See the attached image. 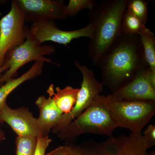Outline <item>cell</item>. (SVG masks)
Returning <instances> with one entry per match:
<instances>
[{
  "instance_id": "5bb4252c",
  "label": "cell",
  "mask_w": 155,
  "mask_h": 155,
  "mask_svg": "<svg viewBox=\"0 0 155 155\" xmlns=\"http://www.w3.org/2000/svg\"><path fill=\"white\" fill-rule=\"evenodd\" d=\"M44 62H35L27 72L17 78H13L0 87V113L6 104L9 94L27 81L33 79L41 74Z\"/></svg>"
},
{
  "instance_id": "30bf717a",
  "label": "cell",
  "mask_w": 155,
  "mask_h": 155,
  "mask_svg": "<svg viewBox=\"0 0 155 155\" xmlns=\"http://www.w3.org/2000/svg\"><path fill=\"white\" fill-rule=\"evenodd\" d=\"M29 31L41 44L51 41L67 46L73 40L81 37L90 38L91 29L87 25L83 28L72 31H64L58 28L54 21L32 23Z\"/></svg>"
},
{
  "instance_id": "d6986e66",
  "label": "cell",
  "mask_w": 155,
  "mask_h": 155,
  "mask_svg": "<svg viewBox=\"0 0 155 155\" xmlns=\"http://www.w3.org/2000/svg\"><path fill=\"white\" fill-rule=\"evenodd\" d=\"M148 2L143 0L127 1L126 10L146 25L148 15Z\"/></svg>"
},
{
  "instance_id": "7a4b0ae2",
  "label": "cell",
  "mask_w": 155,
  "mask_h": 155,
  "mask_svg": "<svg viewBox=\"0 0 155 155\" xmlns=\"http://www.w3.org/2000/svg\"><path fill=\"white\" fill-rule=\"evenodd\" d=\"M128 0H105L88 14L91 35L87 45L89 58L97 66L122 35L121 22Z\"/></svg>"
},
{
  "instance_id": "3957f363",
  "label": "cell",
  "mask_w": 155,
  "mask_h": 155,
  "mask_svg": "<svg viewBox=\"0 0 155 155\" xmlns=\"http://www.w3.org/2000/svg\"><path fill=\"white\" fill-rule=\"evenodd\" d=\"M117 127L108 107L107 96L98 94L85 110L59 131L57 135L65 142V144H71L79 136L85 134L112 136Z\"/></svg>"
},
{
  "instance_id": "9c48e42d",
  "label": "cell",
  "mask_w": 155,
  "mask_h": 155,
  "mask_svg": "<svg viewBox=\"0 0 155 155\" xmlns=\"http://www.w3.org/2000/svg\"><path fill=\"white\" fill-rule=\"evenodd\" d=\"M25 22L66 20V5L63 0H17Z\"/></svg>"
},
{
  "instance_id": "44dd1931",
  "label": "cell",
  "mask_w": 155,
  "mask_h": 155,
  "mask_svg": "<svg viewBox=\"0 0 155 155\" xmlns=\"http://www.w3.org/2000/svg\"><path fill=\"white\" fill-rule=\"evenodd\" d=\"M45 155H82L77 145L73 144L61 146Z\"/></svg>"
},
{
  "instance_id": "4fadbf2b",
  "label": "cell",
  "mask_w": 155,
  "mask_h": 155,
  "mask_svg": "<svg viewBox=\"0 0 155 155\" xmlns=\"http://www.w3.org/2000/svg\"><path fill=\"white\" fill-rule=\"evenodd\" d=\"M48 98L41 96L35 101L39 110V116L37 119L38 125L40 134L48 135L50 131L58 124L63 115L56 106L52 95L48 93Z\"/></svg>"
},
{
  "instance_id": "ba28073f",
  "label": "cell",
  "mask_w": 155,
  "mask_h": 155,
  "mask_svg": "<svg viewBox=\"0 0 155 155\" xmlns=\"http://www.w3.org/2000/svg\"><path fill=\"white\" fill-rule=\"evenodd\" d=\"M75 65L81 73L82 81L77 95V100L74 107L69 114L63 115L58 124L51 130L53 134H57L67 126L88 107L95 97L100 94L104 90L102 82L95 77L93 70L85 65H81L75 61Z\"/></svg>"
},
{
  "instance_id": "603a6c76",
  "label": "cell",
  "mask_w": 155,
  "mask_h": 155,
  "mask_svg": "<svg viewBox=\"0 0 155 155\" xmlns=\"http://www.w3.org/2000/svg\"><path fill=\"white\" fill-rule=\"evenodd\" d=\"M143 140L148 148H151L155 145V125H149L143 133Z\"/></svg>"
},
{
  "instance_id": "ffe728a7",
  "label": "cell",
  "mask_w": 155,
  "mask_h": 155,
  "mask_svg": "<svg viewBox=\"0 0 155 155\" xmlns=\"http://www.w3.org/2000/svg\"><path fill=\"white\" fill-rule=\"evenodd\" d=\"M96 4L95 0H70L66 5L65 12L67 17L72 18L82 10L91 11Z\"/></svg>"
},
{
  "instance_id": "e0dca14e",
  "label": "cell",
  "mask_w": 155,
  "mask_h": 155,
  "mask_svg": "<svg viewBox=\"0 0 155 155\" xmlns=\"http://www.w3.org/2000/svg\"><path fill=\"white\" fill-rule=\"evenodd\" d=\"M146 27V25L137 17L125 10L121 22L122 33L138 35L140 32Z\"/></svg>"
},
{
  "instance_id": "8992f818",
  "label": "cell",
  "mask_w": 155,
  "mask_h": 155,
  "mask_svg": "<svg viewBox=\"0 0 155 155\" xmlns=\"http://www.w3.org/2000/svg\"><path fill=\"white\" fill-rule=\"evenodd\" d=\"M77 146L82 155H147L149 150L141 132L112 136L102 142L87 140Z\"/></svg>"
},
{
  "instance_id": "7c38bea8",
  "label": "cell",
  "mask_w": 155,
  "mask_h": 155,
  "mask_svg": "<svg viewBox=\"0 0 155 155\" xmlns=\"http://www.w3.org/2000/svg\"><path fill=\"white\" fill-rule=\"evenodd\" d=\"M145 69L126 86L112 94L119 99L155 101V88L148 81Z\"/></svg>"
},
{
  "instance_id": "2e32d148",
  "label": "cell",
  "mask_w": 155,
  "mask_h": 155,
  "mask_svg": "<svg viewBox=\"0 0 155 155\" xmlns=\"http://www.w3.org/2000/svg\"><path fill=\"white\" fill-rule=\"evenodd\" d=\"M141 41L145 58L149 67L155 71V36L146 27L138 34Z\"/></svg>"
},
{
  "instance_id": "7402d4cb",
  "label": "cell",
  "mask_w": 155,
  "mask_h": 155,
  "mask_svg": "<svg viewBox=\"0 0 155 155\" xmlns=\"http://www.w3.org/2000/svg\"><path fill=\"white\" fill-rule=\"evenodd\" d=\"M51 141V139L48 135H39L38 137L37 145L35 155H45L46 151Z\"/></svg>"
},
{
  "instance_id": "9a60e30c",
  "label": "cell",
  "mask_w": 155,
  "mask_h": 155,
  "mask_svg": "<svg viewBox=\"0 0 155 155\" xmlns=\"http://www.w3.org/2000/svg\"><path fill=\"white\" fill-rule=\"evenodd\" d=\"M79 88L67 86L64 88L56 87V92L54 84H51L47 92L52 96L56 106L63 115L69 114L75 106Z\"/></svg>"
},
{
  "instance_id": "cb8c5ba5",
  "label": "cell",
  "mask_w": 155,
  "mask_h": 155,
  "mask_svg": "<svg viewBox=\"0 0 155 155\" xmlns=\"http://www.w3.org/2000/svg\"><path fill=\"white\" fill-rule=\"evenodd\" d=\"M145 73L148 81L155 88V71L149 67L145 69Z\"/></svg>"
},
{
  "instance_id": "484cf974",
  "label": "cell",
  "mask_w": 155,
  "mask_h": 155,
  "mask_svg": "<svg viewBox=\"0 0 155 155\" xmlns=\"http://www.w3.org/2000/svg\"><path fill=\"white\" fill-rule=\"evenodd\" d=\"M5 71V68H4L3 67H2V68L0 69V87L2 86V84H4L2 83V82H1V78H2L3 73H4Z\"/></svg>"
},
{
  "instance_id": "6da1fadb",
  "label": "cell",
  "mask_w": 155,
  "mask_h": 155,
  "mask_svg": "<svg viewBox=\"0 0 155 155\" xmlns=\"http://www.w3.org/2000/svg\"><path fill=\"white\" fill-rule=\"evenodd\" d=\"M97 66L101 72L102 83L112 94L126 86L149 67L139 36L122 33Z\"/></svg>"
},
{
  "instance_id": "277c9868",
  "label": "cell",
  "mask_w": 155,
  "mask_h": 155,
  "mask_svg": "<svg viewBox=\"0 0 155 155\" xmlns=\"http://www.w3.org/2000/svg\"><path fill=\"white\" fill-rule=\"evenodd\" d=\"M108 107L117 127L140 133L155 114V101L122 100L107 96Z\"/></svg>"
},
{
  "instance_id": "d4e9b609",
  "label": "cell",
  "mask_w": 155,
  "mask_h": 155,
  "mask_svg": "<svg viewBox=\"0 0 155 155\" xmlns=\"http://www.w3.org/2000/svg\"><path fill=\"white\" fill-rule=\"evenodd\" d=\"M1 124V123H0ZM5 134L4 130L2 129L1 125H0V144L5 139Z\"/></svg>"
},
{
  "instance_id": "5b68a950",
  "label": "cell",
  "mask_w": 155,
  "mask_h": 155,
  "mask_svg": "<svg viewBox=\"0 0 155 155\" xmlns=\"http://www.w3.org/2000/svg\"><path fill=\"white\" fill-rule=\"evenodd\" d=\"M55 51V48L52 45L40 44L31 34L26 25L25 41L9 54L3 65L5 71L2 75L1 82L4 84L14 78L20 68L31 61L47 62L60 66V64L45 57L53 54Z\"/></svg>"
},
{
  "instance_id": "8fae6325",
  "label": "cell",
  "mask_w": 155,
  "mask_h": 155,
  "mask_svg": "<svg viewBox=\"0 0 155 155\" xmlns=\"http://www.w3.org/2000/svg\"><path fill=\"white\" fill-rule=\"evenodd\" d=\"M5 122L19 137H38L40 134L37 119L29 109H13L6 104L0 113V123Z\"/></svg>"
},
{
  "instance_id": "ac0fdd59",
  "label": "cell",
  "mask_w": 155,
  "mask_h": 155,
  "mask_svg": "<svg viewBox=\"0 0 155 155\" xmlns=\"http://www.w3.org/2000/svg\"><path fill=\"white\" fill-rule=\"evenodd\" d=\"M38 137H19L16 139V155H35Z\"/></svg>"
},
{
  "instance_id": "4316f807",
  "label": "cell",
  "mask_w": 155,
  "mask_h": 155,
  "mask_svg": "<svg viewBox=\"0 0 155 155\" xmlns=\"http://www.w3.org/2000/svg\"><path fill=\"white\" fill-rule=\"evenodd\" d=\"M147 155H155V150H153L150 151V152H147Z\"/></svg>"
},
{
  "instance_id": "52a82bcc",
  "label": "cell",
  "mask_w": 155,
  "mask_h": 155,
  "mask_svg": "<svg viewBox=\"0 0 155 155\" xmlns=\"http://www.w3.org/2000/svg\"><path fill=\"white\" fill-rule=\"evenodd\" d=\"M25 22L17 0H13L9 13L0 19V69L9 54L25 41Z\"/></svg>"
}]
</instances>
